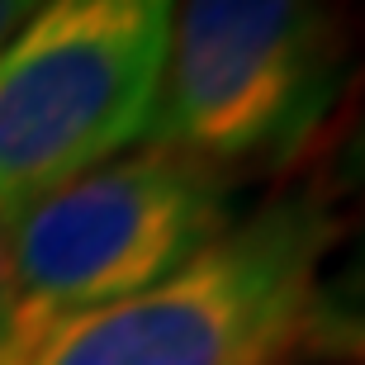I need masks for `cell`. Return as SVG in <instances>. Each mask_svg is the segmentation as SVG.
Masks as SVG:
<instances>
[{"label":"cell","mask_w":365,"mask_h":365,"mask_svg":"<svg viewBox=\"0 0 365 365\" xmlns=\"http://www.w3.org/2000/svg\"><path fill=\"white\" fill-rule=\"evenodd\" d=\"M228 176L138 148L10 218V323L0 365H29L57 332L176 275L232 228Z\"/></svg>","instance_id":"6da1fadb"},{"label":"cell","mask_w":365,"mask_h":365,"mask_svg":"<svg viewBox=\"0 0 365 365\" xmlns=\"http://www.w3.org/2000/svg\"><path fill=\"white\" fill-rule=\"evenodd\" d=\"M346 76L327 0H180L148 148L209 166L289 157Z\"/></svg>","instance_id":"277c9868"},{"label":"cell","mask_w":365,"mask_h":365,"mask_svg":"<svg viewBox=\"0 0 365 365\" xmlns=\"http://www.w3.org/2000/svg\"><path fill=\"white\" fill-rule=\"evenodd\" d=\"M332 237L318 200H280L176 275L57 332L29 365H284L318 318Z\"/></svg>","instance_id":"7a4b0ae2"},{"label":"cell","mask_w":365,"mask_h":365,"mask_svg":"<svg viewBox=\"0 0 365 365\" xmlns=\"http://www.w3.org/2000/svg\"><path fill=\"white\" fill-rule=\"evenodd\" d=\"M10 218L14 214H0V341L10 323Z\"/></svg>","instance_id":"52a82bcc"},{"label":"cell","mask_w":365,"mask_h":365,"mask_svg":"<svg viewBox=\"0 0 365 365\" xmlns=\"http://www.w3.org/2000/svg\"><path fill=\"white\" fill-rule=\"evenodd\" d=\"M43 5H48V0H0V48H5V43L29 24V14L43 10Z\"/></svg>","instance_id":"8992f818"},{"label":"cell","mask_w":365,"mask_h":365,"mask_svg":"<svg viewBox=\"0 0 365 365\" xmlns=\"http://www.w3.org/2000/svg\"><path fill=\"white\" fill-rule=\"evenodd\" d=\"M309 337H318L327 346V351H351V356H361L365 361V323H323V313L313 318V327H309Z\"/></svg>","instance_id":"5b68a950"},{"label":"cell","mask_w":365,"mask_h":365,"mask_svg":"<svg viewBox=\"0 0 365 365\" xmlns=\"http://www.w3.org/2000/svg\"><path fill=\"white\" fill-rule=\"evenodd\" d=\"M180 0H48L0 48V214L148 138Z\"/></svg>","instance_id":"3957f363"}]
</instances>
